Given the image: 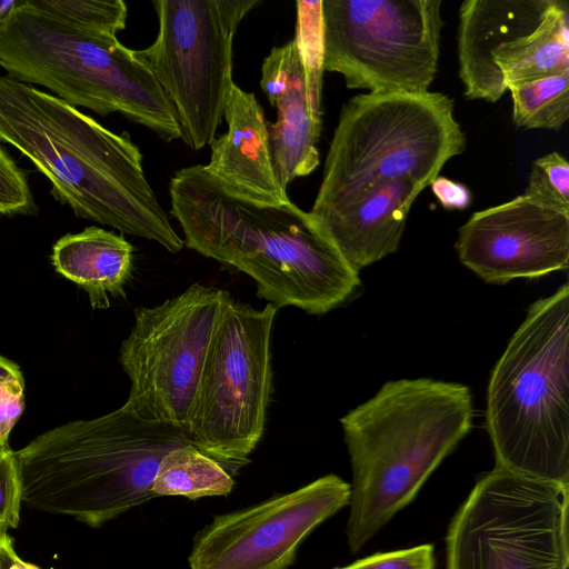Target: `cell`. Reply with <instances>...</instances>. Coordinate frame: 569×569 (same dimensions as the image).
Wrapping results in <instances>:
<instances>
[{"label":"cell","mask_w":569,"mask_h":569,"mask_svg":"<svg viewBox=\"0 0 569 569\" xmlns=\"http://www.w3.org/2000/svg\"><path fill=\"white\" fill-rule=\"evenodd\" d=\"M22 479L17 455L10 448L0 449V537L20 522Z\"/></svg>","instance_id":"obj_25"},{"label":"cell","mask_w":569,"mask_h":569,"mask_svg":"<svg viewBox=\"0 0 569 569\" xmlns=\"http://www.w3.org/2000/svg\"><path fill=\"white\" fill-rule=\"evenodd\" d=\"M469 387L430 378L386 382L340 419L352 483L346 527L357 553L417 496L472 428Z\"/></svg>","instance_id":"obj_3"},{"label":"cell","mask_w":569,"mask_h":569,"mask_svg":"<svg viewBox=\"0 0 569 569\" xmlns=\"http://www.w3.org/2000/svg\"><path fill=\"white\" fill-rule=\"evenodd\" d=\"M231 298L193 283L134 310L119 361L130 380L126 403L138 417L187 430L212 335Z\"/></svg>","instance_id":"obj_12"},{"label":"cell","mask_w":569,"mask_h":569,"mask_svg":"<svg viewBox=\"0 0 569 569\" xmlns=\"http://www.w3.org/2000/svg\"><path fill=\"white\" fill-rule=\"evenodd\" d=\"M0 67L73 107L118 112L167 142L180 139L174 110L150 67L116 36L76 28L17 0L0 26Z\"/></svg>","instance_id":"obj_6"},{"label":"cell","mask_w":569,"mask_h":569,"mask_svg":"<svg viewBox=\"0 0 569 569\" xmlns=\"http://www.w3.org/2000/svg\"><path fill=\"white\" fill-rule=\"evenodd\" d=\"M486 428L496 467L569 483V284L529 306L496 362Z\"/></svg>","instance_id":"obj_5"},{"label":"cell","mask_w":569,"mask_h":569,"mask_svg":"<svg viewBox=\"0 0 569 569\" xmlns=\"http://www.w3.org/2000/svg\"><path fill=\"white\" fill-rule=\"evenodd\" d=\"M513 123L560 130L569 119V71L509 87Z\"/></svg>","instance_id":"obj_21"},{"label":"cell","mask_w":569,"mask_h":569,"mask_svg":"<svg viewBox=\"0 0 569 569\" xmlns=\"http://www.w3.org/2000/svg\"><path fill=\"white\" fill-rule=\"evenodd\" d=\"M278 308L231 298L212 335L187 426L192 443L230 473L249 461L266 426Z\"/></svg>","instance_id":"obj_9"},{"label":"cell","mask_w":569,"mask_h":569,"mask_svg":"<svg viewBox=\"0 0 569 569\" xmlns=\"http://www.w3.org/2000/svg\"><path fill=\"white\" fill-rule=\"evenodd\" d=\"M441 0H321L322 66L347 88L423 93L438 71Z\"/></svg>","instance_id":"obj_10"},{"label":"cell","mask_w":569,"mask_h":569,"mask_svg":"<svg viewBox=\"0 0 569 569\" xmlns=\"http://www.w3.org/2000/svg\"><path fill=\"white\" fill-rule=\"evenodd\" d=\"M17 0L0 1V26L14 7Z\"/></svg>","instance_id":"obj_30"},{"label":"cell","mask_w":569,"mask_h":569,"mask_svg":"<svg viewBox=\"0 0 569 569\" xmlns=\"http://www.w3.org/2000/svg\"><path fill=\"white\" fill-rule=\"evenodd\" d=\"M170 213L184 244L251 277L257 297L277 308L323 315L359 288V272L318 219L291 200L258 204L227 191L204 168L179 169L169 183Z\"/></svg>","instance_id":"obj_1"},{"label":"cell","mask_w":569,"mask_h":569,"mask_svg":"<svg viewBox=\"0 0 569 569\" xmlns=\"http://www.w3.org/2000/svg\"><path fill=\"white\" fill-rule=\"evenodd\" d=\"M227 131L210 146L206 170L230 193L258 204L290 201L277 179L268 121L256 94L234 82L223 108Z\"/></svg>","instance_id":"obj_17"},{"label":"cell","mask_w":569,"mask_h":569,"mask_svg":"<svg viewBox=\"0 0 569 569\" xmlns=\"http://www.w3.org/2000/svg\"><path fill=\"white\" fill-rule=\"evenodd\" d=\"M260 86L277 119L268 123L277 179L283 190L319 164L318 141L322 128V90L309 82L293 39L274 47L263 59Z\"/></svg>","instance_id":"obj_15"},{"label":"cell","mask_w":569,"mask_h":569,"mask_svg":"<svg viewBox=\"0 0 569 569\" xmlns=\"http://www.w3.org/2000/svg\"><path fill=\"white\" fill-rule=\"evenodd\" d=\"M0 141L24 154L77 217L156 241L171 253L183 248L127 132L116 133L62 99L0 74Z\"/></svg>","instance_id":"obj_2"},{"label":"cell","mask_w":569,"mask_h":569,"mask_svg":"<svg viewBox=\"0 0 569 569\" xmlns=\"http://www.w3.org/2000/svg\"><path fill=\"white\" fill-rule=\"evenodd\" d=\"M260 0H158V33L139 50L170 101L180 139L200 150L216 138L232 80L240 22Z\"/></svg>","instance_id":"obj_11"},{"label":"cell","mask_w":569,"mask_h":569,"mask_svg":"<svg viewBox=\"0 0 569 569\" xmlns=\"http://www.w3.org/2000/svg\"><path fill=\"white\" fill-rule=\"evenodd\" d=\"M429 187L440 204L448 210H462L468 208L471 202L469 189L448 178L437 177Z\"/></svg>","instance_id":"obj_28"},{"label":"cell","mask_w":569,"mask_h":569,"mask_svg":"<svg viewBox=\"0 0 569 569\" xmlns=\"http://www.w3.org/2000/svg\"><path fill=\"white\" fill-rule=\"evenodd\" d=\"M34 209L24 173L0 146V213L29 214Z\"/></svg>","instance_id":"obj_26"},{"label":"cell","mask_w":569,"mask_h":569,"mask_svg":"<svg viewBox=\"0 0 569 569\" xmlns=\"http://www.w3.org/2000/svg\"><path fill=\"white\" fill-rule=\"evenodd\" d=\"M559 0H466L459 9L458 62L465 97L498 101L492 57L502 47L541 24Z\"/></svg>","instance_id":"obj_18"},{"label":"cell","mask_w":569,"mask_h":569,"mask_svg":"<svg viewBox=\"0 0 569 569\" xmlns=\"http://www.w3.org/2000/svg\"><path fill=\"white\" fill-rule=\"evenodd\" d=\"M26 7L76 28L116 36L126 28L127 4L121 0H23Z\"/></svg>","instance_id":"obj_22"},{"label":"cell","mask_w":569,"mask_h":569,"mask_svg":"<svg viewBox=\"0 0 569 569\" xmlns=\"http://www.w3.org/2000/svg\"><path fill=\"white\" fill-rule=\"evenodd\" d=\"M24 409V380L20 368L0 356V449L9 447V436Z\"/></svg>","instance_id":"obj_24"},{"label":"cell","mask_w":569,"mask_h":569,"mask_svg":"<svg viewBox=\"0 0 569 569\" xmlns=\"http://www.w3.org/2000/svg\"><path fill=\"white\" fill-rule=\"evenodd\" d=\"M234 481L217 460L192 443L171 449L161 459L152 482L156 497L182 496L199 499L227 496Z\"/></svg>","instance_id":"obj_20"},{"label":"cell","mask_w":569,"mask_h":569,"mask_svg":"<svg viewBox=\"0 0 569 569\" xmlns=\"http://www.w3.org/2000/svg\"><path fill=\"white\" fill-rule=\"evenodd\" d=\"M350 483L330 473L258 505L214 516L193 538L190 569H287L305 538L349 505Z\"/></svg>","instance_id":"obj_13"},{"label":"cell","mask_w":569,"mask_h":569,"mask_svg":"<svg viewBox=\"0 0 569 569\" xmlns=\"http://www.w3.org/2000/svg\"><path fill=\"white\" fill-rule=\"evenodd\" d=\"M187 443L186 429L143 420L127 403L66 423L16 452L22 502L100 527L157 498L152 482L161 459Z\"/></svg>","instance_id":"obj_4"},{"label":"cell","mask_w":569,"mask_h":569,"mask_svg":"<svg viewBox=\"0 0 569 569\" xmlns=\"http://www.w3.org/2000/svg\"><path fill=\"white\" fill-rule=\"evenodd\" d=\"M523 196L547 208L569 212V163L558 151L532 162Z\"/></svg>","instance_id":"obj_23"},{"label":"cell","mask_w":569,"mask_h":569,"mask_svg":"<svg viewBox=\"0 0 569 569\" xmlns=\"http://www.w3.org/2000/svg\"><path fill=\"white\" fill-rule=\"evenodd\" d=\"M56 270L89 296L93 308L123 297L133 269V247L123 236L98 227L60 238L52 249Z\"/></svg>","instance_id":"obj_19"},{"label":"cell","mask_w":569,"mask_h":569,"mask_svg":"<svg viewBox=\"0 0 569 569\" xmlns=\"http://www.w3.org/2000/svg\"><path fill=\"white\" fill-rule=\"evenodd\" d=\"M423 189L407 178L380 180L310 212L359 272L398 250L409 211Z\"/></svg>","instance_id":"obj_16"},{"label":"cell","mask_w":569,"mask_h":569,"mask_svg":"<svg viewBox=\"0 0 569 569\" xmlns=\"http://www.w3.org/2000/svg\"><path fill=\"white\" fill-rule=\"evenodd\" d=\"M0 569H41L22 560L16 552L13 539L9 535L0 537Z\"/></svg>","instance_id":"obj_29"},{"label":"cell","mask_w":569,"mask_h":569,"mask_svg":"<svg viewBox=\"0 0 569 569\" xmlns=\"http://www.w3.org/2000/svg\"><path fill=\"white\" fill-rule=\"evenodd\" d=\"M569 483L495 467L446 536V569H568Z\"/></svg>","instance_id":"obj_8"},{"label":"cell","mask_w":569,"mask_h":569,"mask_svg":"<svg viewBox=\"0 0 569 569\" xmlns=\"http://www.w3.org/2000/svg\"><path fill=\"white\" fill-rule=\"evenodd\" d=\"M455 248L461 263L491 284L567 270L569 212L521 194L475 212L460 227Z\"/></svg>","instance_id":"obj_14"},{"label":"cell","mask_w":569,"mask_h":569,"mask_svg":"<svg viewBox=\"0 0 569 569\" xmlns=\"http://www.w3.org/2000/svg\"><path fill=\"white\" fill-rule=\"evenodd\" d=\"M453 111V100L441 92H367L348 100L312 208L380 180L407 178L429 187L466 149Z\"/></svg>","instance_id":"obj_7"},{"label":"cell","mask_w":569,"mask_h":569,"mask_svg":"<svg viewBox=\"0 0 569 569\" xmlns=\"http://www.w3.org/2000/svg\"><path fill=\"white\" fill-rule=\"evenodd\" d=\"M435 549L430 543L377 552L348 566L333 569H435Z\"/></svg>","instance_id":"obj_27"}]
</instances>
